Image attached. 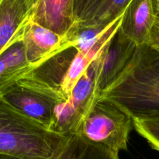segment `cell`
<instances>
[{
    "instance_id": "obj_16",
    "label": "cell",
    "mask_w": 159,
    "mask_h": 159,
    "mask_svg": "<svg viewBox=\"0 0 159 159\" xmlns=\"http://www.w3.org/2000/svg\"><path fill=\"white\" fill-rule=\"evenodd\" d=\"M148 44H150L155 49L159 51V14L158 12H157L155 24H154L152 32H151L150 40H149Z\"/></svg>"
},
{
    "instance_id": "obj_19",
    "label": "cell",
    "mask_w": 159,
    "mask_h": 159,
    "mask_svg": "<svg viewBox=\"0 0 159 159\" xmlns=\"http://www.w3.org/2000/svg\"><path fill=\"white\" fill-rule=\"evenodd\" d=\"M156 11L158 12V14H159V9H156Z\"/></svg>"
},
{
    "instance_id": "obj_4",
    "label": "cell",
    "mask_w": 159,
    "mask_h": 159,
    "mask_svg": "<svg viewBox=\"0 0 159 159\" xmlns=\"http://www.w3.org/2000/svg\"><path fill=\"white\" fill-rule=\"evenodd\" d=\"M99 96L96 58L77 82L68 100L56 106L52 131L62 136L76 134Z\"/></svg>"
},
{
    "instance_id": "obj_15",
    "label": "cell",
    "mask_w": 159,
    "mask_h": 159,
    "mask_svg": "<svg viewBox=\"0 0 159 159\" xmlns=\"http://www.w3.org/2000/svg\"><path fill=\"white\" fill-rule=\"evenodd\" d=\"M105 0H74V14L77 23L91 20Z\"/></svg>"
},
{
    "instance_id": "obj_18",
    "label": "cell",
    "mask_w": 159,
    "mask_h": 159,
    "mask_svg": "<svg viewBox=\"0 0 159 159\" xmlns=\"http://www.w3.org/2000/svg\"><path fill=\"white\" fill-rule=\"evenodd\" d=\"M153 1L155 6V9H159V0H153Z\"/></svg>"
},
{
    "instance_id": "obj_13",
    "label": "cell",
    "mask_w": 159,
    "mask_h": 159,
    "mask_svg": "<svg viewBox=\"0 0 159 159\" xmlns=\"http://www.w3.org/2000/svg\"><path fill=\"white\" fill-rule=\"evenodd\" d=\"M132 121L136 131L159 152V116H134Z\"/></svg>"
},
{
    "instance_id": "obj_17",
    "label": "cell",
    "mask_w": 159,
    "mask_h": 159,
    "mask_svg": "<svg viewBox=\"0 0 159 159\" xmlns=\"http://www.w3.org/2000/svg\"><path fill=\"white\" fill-rule=\"evenodd\" d=\"M0 159H20V158H16V157L9 156V155H2V154H0Z\"/></svg>"
},
{
    "instance_id": "obj_7",
    "label": "cell",
    "mask_w": 159,
    "mask_h": 159,
    "mask_svg": "<svg viewBox=\"0 0 159 159\" xmlns=\"http://www.w3.org/2000/svg\"><path fill=\"white\" fill-rule=\"evenodd\" d=\"M26 57L34 68L63 50L73 47L69 34L60 35L30 20L22 35Z\"/></svg>"
},
{
    "instance_id": "obj_10",
    "label": "cell",
    "mask_w": 159,
    "mask_h": 159,
    "mask_svg": "<svg viewBox=\"0 0 159 159\" xmlns=\"http://www.w3.org/2000/svg\"><path fill=\"white\" fill-rule=\"evenodd\" d=\"M31 21L60 35H67L78 25L74 0H38Z\"/></svg>"
},
{
    "instance_id": "obj_3",
    "label": "cell",
    "mask_w": 159,
    "mask_h": 159,
    "mask_svg": "<svg viewBox=\"0 0 159 159\" xmlns=\"http://www.w3.org/2000/svg\"><path fill=\"white\" fill-rule=\"evenodd\" d=\"M132 118L108 101L99 100L82 121L76 134L119 153L127 150Z\"/></svg>"
},
{
    "instance_id": "obj_8",
    "label": "cell",
    "mask_w": 159,
    "mask_h": 159,
    "mask_svg": "<svg viewBox=\"0 0 159 159\" xmlns=\"http://www.w3.org/2000/svg\"><path fill=\"white\" fill-rule=\"evenodd\" d=\"M37 1L0 0V54L23 35Z\"/></svg>"
},
{
    "instance_id": "obj_5",
    "label": "cell",
    "mask_w": 159,
    "mask_h": 159,
    "mask_svg": "<svg viewBox=\"0 0 159 159\" xmlns=\"http://www.w3.org/2000/svg\"><path fill=\"white\" fill-rule=\"evenodd\" d=\"M0 95L22 114L52 131L57 101L18 82Z\"/></svg>"
},
{
    "instance_id": "obj_14",
    "label": "cell",
    "mask_w": 159,
    "mask_h": 159,
    "mask_svg": "<svg viewBox=\"0 0 159 159\" xmlns=\"http://www.w3.org/2000/svg\"><path fill=\"white\" fill-rule=\"evenodd\" d=\"M79 159H120L119 153L101 144L89 142L83 138Z\"/></svg>"
},
{
    "instance_id": "obj_6",
    "label": "cell",
    "mask_w": 159,
    "mask_h": 159,
    "mask_svg": "<svg viewBox=\"0 0 159 159\" xmlns=\"http://www.w3.org/2000/svg\"><path fill=\"white\" fill-rule=\"evenodd\" d=\"M137 48L138 45L119 27L97 57V83L100 95L124 71Z\"/></svg>"
},
{
    "instance_id": "obj_11",
    "label": "cell",
    "mask_w": 159,
    "mask_h": 159,
    "mask_svg": "<svg viewBox=\"0 0 159 159\" xmlns=\"http://www.w3.org/2000/svg\"><path fill=\"white\" fill-rule=\"evenodd\" d=\"M34 68L26 60L21 36L0 54V94Z\"/></svg>"
},
{
    "instance_id": "obj_2",
    "label": "cell",
    "mask_w": 159,
    "mask_h": 159,
    "mask_svg": "<svg viewBox=\"0 0 159 159\" xmlns=\"http://www.w3.org/2000/svg\"><path fill=\"white\" fill-rule=\"evenodd\" d=\"M65 137L25 116L0 95V154L20 159H51Z\"/></svg>"
},
{
    "instance_id": "obj_1",
    "label": "cell",
    "mask_w": 159,
    "mask_h": 159,
    "mask_svg": "<svg viewBox=\"0 0 159 159\" xmlns=\"http://www.w3.org/2000/svg\"><path fill=\"white\" fill-rule=\"evenodd\" d=\"M99 100L112 102L131 118L159 116V51L150 44L138 46Z\"/></svg>"
},
{
    "instance_id": "obj_9",
    "label": "cell",
    "mask_w": 159,
    "mask_h": 159,
    "mask_svg": "<svg viewBox=\"0 0 159 159\" xmlns=\"http://www.w3.org/2000/svg\"><path fill=\"white\" fill-rule=\"evenodd\" d=\"M156 16L153 0H132L123 14L120 30L138 46L148 44Z\"/></svg>"
},
{
    "instance_id": "obj_12",
    "label": "cell",
    "mask_w": 159,
    "mask_h": 159,
    "mask_svg": "<svg viewBox=\"0 0 159 159\" xmlns=\"http://www.w3.org/2000/svg\"><path fill=\"white\" fill-rule=\"evenodd\" d=\"M132 0H105L94 16L81 24L107 28L124 14Z\"/></svg>"
}]
</instances>
